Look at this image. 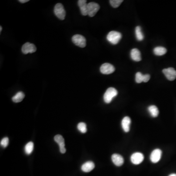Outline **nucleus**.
Listing matches in <instances>:
<instances>
[{"label":"nucleus","instance_id":"5","mask_svg":"<svg viewBox=\"0 0 176 176\" xmlns=\"http://www.w3.org/2000/svg\"><path fill=\"white\" fill-rule=\"evenodd\" d=\"M88 15L91 17H94L100 9L98 4L95 2H91L88 4Z\"/></svg>","mask_w":176,"mask_h":176},{"label":"nucleus","instance_id":"20","mask_svg":"<svg viewBox=\"0 0 176 176\" xmlns=\"http://www.w3.org/2000/svg\"><path fill=\"white\" fill-rule=\"evenodd\" d=\"M167 53L166 48L163 47H157L154 49V53L155 55L157 56H162Z\"/></svg>","mask_w":176,"mask_h":176},{"label":"nucleus","instance_id":"12","mask_svg":"<svg viewBox=\"0 0 176 176\" xmlns=\"http://www.w3.org/2000/svg\"><path fill=\"white\" fill-rule=\"evenodd\" d=\"M86 0H79L78 5L80 8L81 14L83 16L88 15V8Z\"/></svg>","mask_w":176,"mask_h":176},{"label":"nucleus","instance_id":"2","mask_svg":"<svg viewBox=\"0 0 176 176\" xmlns=\"http://www.w3.org/2000/svg\"><path fill=\"white\" fill-rule=\"evenodd\" d=\"M122 37L120 33L116 31H112L108 33L107 36L108 41L112 45H116L119 43Z\"/></svg>","mask_w":176,"mask_h":176},{"label":"nucleus","instance_id":"4","mask_svg":"<svg viewBox=\"0 0 176 176\" xmlns=\"http://www.w3.org/2000/svg\"><path fill=\"white\" fill-rule=\"evenodd\" d=\"M72 41L74 44L80 48H85L86 46V40L82 35L76 34L72 37Z\"/></svg>","mask_w":176,"mask_h":176},{"label":"nucleus","instance_id":"23","mask_svg":"<svg viewBox=\"0 0 176 176\" xmlns=\"http://www.w3.org/2000/svg\"><path fill=\"white\" fill-rule=\"evenodd\" d=\"M78 129L82 133H85L87 131L86 124L84 123H79L78 125Z\"/></svg>","mask_w":176,"mask_h":176},{"label":"nucleus","instance_id":"13","mask_svg":"<svg viewBox=\"0 0 176 176\" xmlns=\"http://www.w3.org/2000/svg\"><path fill=\"white\" fill-rule=\"evenodd\" d=\"M150 75L148 74H143L141 73L138 72L136 74V81L137 83L143 82H147L150 80Z\"/></svg>","mask_w":176,"mask_h":176},{"label":"nucleus","instance_id":"8","mask_svg":"<svg viewBox=\"0 0 176 176\" xmlns=\"http://www.w3.org/2000/svg\"><path fill=\"white\" fill-rule=\"evenodd\" d=\"M36 50L35 45L29 42L24 44L22 48V51L25 54L35 53V51H36Z\"/></svg>","mask_w":176,"mask_h":176},{"label":"nucleus","instance_id":"9","mask_svg":"<svg viewBox=\"0 0 176 176\" xmlns=\"http://www.w3.org/2000/svg\"><path fill=\"white\" fill-rule=\"evenodd\" d=\"M102 74H110L114 73L115 71V67L113 65L109 63H104L101 66L100 69Z\"/></svg>","mask_w":176,"mask_h":176},{"label":"nucleus","instance_id":"19","mask_svg":"<svg viewBox=\"0 0 176 176\" xmlns=\"http://www.w3.org/2000/svg\"><path fill=\"white\" fill-rule=\"evenodd\" d=\"M148 110L150 113L151 116L153 117H156L158 116L159 114V111L155 105H151L148 108Z\"/></svg>","mask_w":176,"mask_h":176},{"label":"nucleus","instance_id":"25","mask_svg":"<svg viewBox=\"0 0 176 176\" xmlns=\"http://www.w3.org/2000/svg\"><path fill=\"white\" fill-rule=\"evenodd\" d=\"M9 139L7 137H4L1 141V145L4 148H6L9 145Z\"/></svg>","mask_w":176,"mask_h":176},{"label":"nucleus","instance_id":"7","mask_svg":"<svg viewBox=\"0 0 176 176\" xmlns=\"http://www.w3.org/2000/svg\"><path fill=\"white\" fill-rule=\"evenodd\" d=\"M162 72L167 79L170 81H173L176 78V71L173 67L164 69Z\"/></svg>","mask_w":176,"mask_h":176},{"label":"nucleus","instance_id":"22","mask_svg":"<svg viewBox=\"0 0 176 176\" xmlns=\"http://www.w3.org/2000/svg\"><path fill=\"white\" fill-rule=\"evenodd\" d=\"M34 149V143L33 142L30 141L26 145L25 147V153L27 155H30L33 152Z\"/></svg>","mask_w":176,"mask_h":176},{"label":"nucleus","instance_id":"17","mask_svg":"<svg viewBox=\"0 0 176 176\" xmlns=\"http://www.w3.org/2000/svg\"><path fill=\"white\" fill-rule=\"evenodd\" d=\"M131 57L135 61L139 62L141 61V53L140 50L137 49H132L131 51Z\"/></svg>","mask_w":176,"mask_h":176},{"label":"nucleus","instance_id":"26","mask_svg":"<svg viewBox=\"0 0 176 176\" xmlns=\"http://www.w3.org/2000/svg\"><path fill=\"white\" fill-rule=\"evenodd\" d=\"M19 2L21 3L24 4V3H27L29 2V0H19Z\"/></svg>","mask_w":176,"mask_h":176},{"label":"nucleus","instance_id":"6","mask_svg":"<svg viewBox=\"0 0 176 176\" xmlns=\"http://www.w3.org/2000/svg\"><path fill=\"white\" fill-rule=\"evenodd\" d=\"M54 141L58 144L60 148V152L62 154H64L66 152V149L65 148V140L64 138L61 135H56L54 137Z\"/></svg>","mask_w":176,"mask_h":176},{"label":"nucleus","instance_id":"3","mask_svg":"<svg viewBox=\"0 0 176 176\" xmlns=\"http://www.w3.org/2000/svg\"><path fill=\"white\" fill-rule=\"evenodd\" d=\"M54 12L57 17L60 20H63L65 19L66 16V11L64 9V6L60 3L56 4L54 9Z\"/></svg>","mask_w":176,"mask_h":176},{"label":"nucleus","instance_id":"28","mask_svg":"<svg viewBox=\"0 0 176 176\" xmlns=\"http://www.w3.org/2000/svg\"><path fill=\"white\" fill-rule=\"evenodd\" d=\"M0 28H1V29H0V32L1 33L2 30V26H0Z\"/></svg>","mask_w":176,"mask_h":176},{"label":"nucleus","instance_id":"21","mask_svg":"<svg viewBox=\"0 0 176 176\" xmlns=\"http://www.w3.org/2000/svg\"><path fill=\"white\" fill-rule=\"evenodd\" d=\"M136 36L137 40L139 41H141L144 39V35L141 31V27L140 26H136L135 29Z\"/></svg>","mask_w":176,"mask_h":176},{"label":"nucleus","instance_id":"14","mask_svg":"<svg viewBox=\"0 0 176 176\" xmlns=\"http://www.w3.org/2000/svg\"><path fill=\"white\" fill-rule=\"evenodd\" d=\"M131 123V120L128 116H125L121 121V126L123 130L125 132H128L130 131V125Z\"/></svg>","mask_w":176,"mask_h":176},{"label":"nucleus","instance_id":"10","mask_svg":"<svg viewBox=\"0 0 176 176\" xmlns=\"http://www.w3.org/2000/svg\"><path fill=\"white\" fill-rule=\"evenodd\" d=\"M162 151L160 149H156L150 155V160L153 163H157L161 159Z\"/></svg>","mask_w":176,"mask_h":176},{"label":"nucleus","instance_id":"15","mask_svg":"<svg viewBox=\"0 0 176 176\" xmlns=\"http://www.w3.org/2000/svg\"><path fill=\"white\" fill-rule=\"evenodd\" d=\"M112 160L114 164L117 166L123 165L124 161L123 156L117 154H114L112 155Z\"/></svg>","mask_w":176,"mask_h":176},{"label":"nucleus","instance_id":"18","mask_svg":"<svg viewBox=\"0 0 176 176\" xmlns=\"http://www.w3.org/2000/svg\"><path fill=\"white\" fill-rule=\"evenodd\" d=\"M25 94L22 91L18 92L14 96H13L12 100L15 103H19L21 102L25 98Z\"/></svg>","mask_w":176,"mask_h":176},{"label":"nucleus","instance_id":"24","mask_svg":"<svg viewBox=\"0 0 176 176\" xmlns=\"http://www.w3.org/2000/svg\"><path fill=\"white\" fill-rule=\"evenodd\" d=\"M123 2V0H111L110 1V3L113 8H117L121 5Z\"/></svg>","mask_w":176,"mask_h":176},{"label":"nucleus","instance_id":"16","mask_svg":"<svg viewBox=\"0 0 176 176\" xmlns=\"http://www.w3.org/2000/svg\"><path fill=\"white\" fill-rule=\"evenodd\" d=\"M95 165L94 162L91 161H88L84 163L81 166V170L84 172H90L94 169Z\"/></svg>","mask_w":176,"mask_h":176},{"label":"nucleus","instance_id":"27","mask_svg":"<svg viewBox=\"0 0 176 176\" xmlns=\"http://www.w3.org/2000/svg\"><path fill=\"white\" fill-rule=\"evenodd\" d=\"M169 176H176V174H172L169 175Z\"/></svg>","mask_w":176,"mask_h":176},{"label":"nucleus","instance_id":"1","mask_svg":"<svg viewBox=\"0 0 176 176\" xmlns=\"http://www.w3.org/2000/svg\"><path fill=\"white\" fill-rule=\"evenodd\" d=\"M117 90L114 88H109L107 90L104 95V101L106 103L109 104L111 102L112 99L117 95Z\"/></svg>","mask_w":176,"mask_h":176},{"label":"nucleus","instance_id":"11","mask_svg":"<svg viewBox=\"0 0 176 176\" xmlns=\"http://www.w3.org/2000/svg\"><path fill=\"white\" fill-rule=\"evenodd\" d=\"M143 160L144 155L141 153H135L131 157V161L133 164L136 165L141 164Z\"/></svg>","mask_w":176,"mask_h":176}]
</instances>
